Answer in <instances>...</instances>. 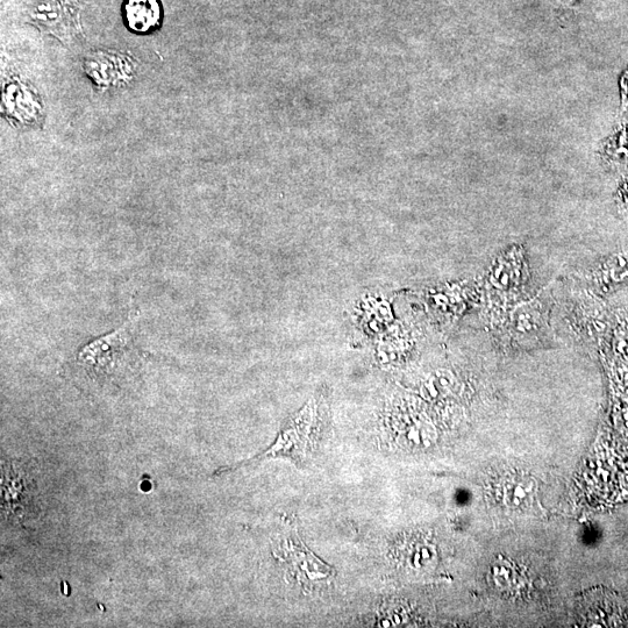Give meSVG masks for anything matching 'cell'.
<instances>
[{
  "label": "cell",
  "instance_id": "1",
  "mask_svg": "<svg viewBox=\"0 0 628 628\" xmlns=\"http://www.w3.org/2000/svg\"><path fill=\"white\" fill-rule=\"evenodd\" d=\"M31 467L24 462L13 460L2 466V511L3 517L24 525L27 519L38 513L35 503L37 484Z\"/></svg>",
  "mask_w": 628,
  "mask_h": 628
},
{
  "label": "cell",
  "instance_id": "2",
  "mask_svg": "<svg viewBox=\"0 0 628 628\" xmlns=\"http://www.w3.org/2000/svg\"><path fill=\"white\" fill-rule=\"evenodd\" d=\"M32 24L42 32L69 41L81 34L80 7L75 0H35L30 12Z\"/></svg>",
  "mask_w": 628,
  "mask_h": 628
},
{
  "label": "cell",
  "instance_id": "3",
  "mask_svg": "<svg viewBox=\"0 0 628 628\" xmlns=\"http://www.w3.org/2000/svg\"><path fill=\"white\" fill-rule=\"evenodd\" d=\"M130 326H124L111 335L92 342L78 355V362L96 374L110 373L131 352Z\"/></svg>",
  "mask_w": 628,
  "mask_h": 628
},
{
  "label": "cell",
  "instance_id": "4",
  "mask_svg": "<svg viewBox=\"0 0 628 628\" xmlns=\"http://www.w3.org/2000/svg\"><path fill=\"white\" fill-rule=\"evenodd\" d=\"M121 17L128 31L149 35L160 30L163 9L160 0H124Z\"/></svg>",
  "mask_w": 628,
  "mask_h": 628
},
{
  "label": "cell",
  "instance_id": "5",
  "mask_svg": "<svg viewBox=\"0 0 628 628\" xmlns=\"http://www.w3.org/2000/svg\"><path fill=\"white\" fill-rule=\"evenodd\" d=\"M601 153L605 160L628 163V119L620 121L603 141Z\"/></svg>",
  "mask_w": 628,
  "mask_h": 628
},
{
  "label": "cell",
  "instance_id": "6",
  "mask_svg": "<svg viewBox=\"0 0 628 628\" xmlns=\"http://www.w3.org/2000/svg\"><path fill=\"white\" fill-rule=\"evenodd\" d=\"M620 110H628V68L619 78Z\"/></svg>",
  "mask_w": 628,
  "mask_h": 628
},
{
  "label": "cell",
  "instance_id": "7",
  "mask_svg": "<svg viewBox=\"0 0 628 628\" xmlns=\"http://www.w3.org/2000/svg\"><path fill=\"white\" fill-rule=\"evenodd\" d=\"M619 199L628 208V176L624 178L619 188Z\"/></svg>",
  "mask_w": 628,
  "mask_h": 628
},
{
  "label": "cell",
  "instance_id": "8",
  "mask_svg": "<svg viewBox=\"0 0 628 628\" xmlns=\"http://www.w3.org/2000/svg\"><path fill=\"white\" fill-rule=\"evenodd\" d=\"M501 283H502L503 285H508V283H509V277H508V275H506V274H504V275H503V277L501 278Z\"/></svg>",
  "mask_w": 628,
  "mask_h": 628
},
{
  "label": "cell",
  "instance_id": "9",
  "mask_svg": "<svg viewBox=\"0 0 628 628\" xmlns=\"http://www.w3.org/2000/svg\"><path fill=\"white\" fill-rule=\"evenodd\" d=\"M563 2H565L568 5H573L580 2V0H563Z\"/></svg>",
  "mask_w": 628,
  "mask_h": 628
}]
</instances>
